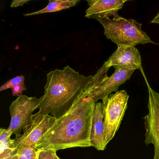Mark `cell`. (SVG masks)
Segmentation results:
<instances>
[{
    "label": "cell",
    "instance_id": "1",
    "mask_svg": "<svg viewBox=\"0 0 159 159\" xmlns=\"http://www.w3.org/2000/svg\"><path fill=\"white\" fill-rule=\"evenodd\" d=\"M104 79L97 72L94 76L80 75L69 66L63 70L56 69L47 75L43 99L39 111L32 119L49 115L57 119L66 114L80 98L88 97Z\"/></svg>",
    "mask_w": 159,
    "mask_h": 159
},
{
    "label": "cell",
    "instance_id": "2",
    "mask_svg": "<svg viewBox=\"0 0 159 159\" xmlns=\"http://www.w3.org/2000/svg\"><path fill=\"white\" fill-rule=\"evenodd\" d=\"M96 103L88 97L80 98L66 114L56 120L36 148L57 151L93 147L91 135Z\"/></svg>",
    "mask_w": 159,
    "mask_h": 159
},
{
    "label": "cell",
    "instance_id": "3",
    "mask_svg": "<svg viewBox=\"0 0 159 159\" xmlns=\"http://www.w3.org/2000/svg\"><path fill=\"white\" fill-rule=\"evenodd\" d=\"M97 20L104 29L107 39L117 45L135 46L139 44L154 43L146 32L141 30V24L133 19L120 17L117 19L102 18L96 16L92 17Z\"/></svg>",
    "mask_w": 159,
    "mask_h": 159
},
{
    "label": "cell",
    "instance_id": "4",
    "mask_svg": "<svg viewBox=\"0 0 159 159\" xmlns=\"http://www.w3.org/2000/svg\"><path fill=\"white\" fill-rule=\"evenodd\" d=\"M129 97L125 90H121L111 94L108 97L102 100L105 149L119 130L127 107Z\"/></svg>",
    "mask_w": 159,
    "mask_h": 159
},
{
    "label": "cell",
    "instance_id": "5",
    "mask_svg": "<svg viewBox=\"0 0 159 159\" xmlns=\"http://www.w3.org/2000/svg\"><path fill=\"white\" fill-rule=\"evenodd\" d=\"M43 99V96L38 98L22 95L11 104L9 108L11 122L8 128L16 136L21 134L22 130L31 123L33 112L39 108Z\"/></svg>",
    "mask_w": 159,
    "mask_h": 159
},
{
    "label": "cell",
    "instance_id": "6",
    "mask_svg": "<svg viewBox=\"0 0 159 159\" xmlns=\"http://www.w3.org/2000/svg\"><path fill=\"white\" fill-rule=\"evenodd\" d=\"M148 89V113L143 118L144 120L145 140L147 146L152 144L154 148L153 159H159V94L151 88L144 75Z\"/></svg>",
    "mask_w": 159,
    "mask_h": 159
},
{
    "label": "cell",
    "instance_id": "7",
    "mask_svg": "<svg viewBox=\"0 0 159 159\" xmlns=\"http://www.w3.org/2000/svg\"><path fill=\"white\" fill-rule=\"evenodd\" d=\"M57 119L52 115H40L32 119L29 125L24 128L22 134L16 136L15 147L36 148L46 132L52 126Z\"/></svg>",
    "mask_w": 159,
    "mask_h": 159
},
{
    "label": "cell",
    "instance_id": "8",
    "mask_svg": "<svg viewBox=\"0 0 159 159\" xmlns=\"http://www.w3.org/2000/svg\"><path fill=\"white\" fill-rule=\"evenodd\" d=\"M107 66L114 68L124 69H141V58L135 46L118 45L115 52L106 61Z\"/></svg>",
    "mask_w": 159,
    "mask_h": 159
},
{
    "label": "cell",
    "instance_id": "9",
    "mask_svg": "<svg viewBox=\"0 0 159 159\" xmlns=\"http://www.w3.org/2000/svg\"><path fill=\"white\" fill-rule=\"evenodd\" d=\"M135 70L116 69L114 73L110 77L106 78L88 97L92 98L96 103L98 100L106 99L112 92H117L119 86L129 80Z\"/></svg>",
    "mask_w": 159,
    "mask_h": 159
},
{
    "label": "cell",
    "instance_id": "10",
    "mask_svg": "<svg viewBox=\"0 0 159 159\" xmlns=\"http://www.w3.org/2000/svg\"><path fill=\"white\" fill-rule=\"evenodd\" d=\"M127 0H87L89 7L85 11V17L92 18L96 16L102 18L117 19L120 16L118 11L122 8Z\"/></svg>",
    "mask_w": 159,
    "mask_h": 159
},
{
    "label": "cell",
    "instance_id": "11",
    "mask_svg": "<svg viewBox=\"0 0 159 159\" xmlns=\"http://www.w3.org/2000/svg\"><path fill=\"white\" fill-rule=\"evenodd\" d=\"M104 114L102 102L96 103L93 113L91 140L93 147L98 150H105Z\"/></svg>",
    "mask_w": 159,
    "mask_h": 159
},
{
    "label": "cell",
    "instance_id": "12",
    "mask_svg": "<svg viewBox=\"0 0 159 159\" xmlns=\"http://www.w3.org/2000/svg\"><path fill=\"white\" fill-rule=\"evenodd\" d=\"M12 134L8 128L0 129V159H7L16 153L15 139L11 138Z\"/></svg>",
    "mask_w": 159,
    "mask_h": 159
},
{
    "label": "cell",
    "instance_id": "13",
    "mask_svg": "<svg viewBox=\"0 0 159 159\" xmlns=\"http://www.w3.org/2000/svg\"><path fill=\"white\" fill-rule=\"evenodd\" d=\"M80 2V0H49V3L45 8L38 11L25 14L24 16H31L47 13L59 11L73 7L77 5Z\"/></svg>",
    "mask_w": 159,
    "mask_h": 159
},
{
    "label": "cell",
    "instance_id": "14",
    "mask_svg": "<svg viewBox=\"0 0 159 159\" xmlns=\"http://www.w3.org/2000/svg\"><path fill=\"white\" fill-rule=\"evenodd\" d=\"M16 153L18 159H37L38 149L30 147H19Z\"/></svg>",
    "mask_w": 159,
    "mask_h": 159
},
{
    "label": "cell",
    "instance_id": "15",
    "mask_svg": "<svg viewBox=\"0 0 159 159\" xmlns=\"http://www.w3.org/2000/svg\"><path fill=\"white\" fill-rule=\"evenodd\" d=\"M25 78L23 75L17 76L7 81L5 83L2 84L0 87V91H4L8 89L11 88L18 84L25 83Z\"/></svg>",
    "mask_w": 159,
    "mask_h": 159
},
{
    "label": "cell",
    "instance_id": "16",
    "mask_svg": "<svg viewBox=\"0 0 159 159\" xmlns=\"http://www.w3.org/2000/svg\"><path fill=\"white\" fill-rule=\"evenodd\" d=\"M37 159H60L57 151L53 149L38 150Z\"/></svg>",
    "mask_w": 159,
    "mask_h": 159
},
{
    "label": "cell",
    "instance_id": "17",
    "mask_svg": "<svg viewBox=\"0 0 159 159\" xmlns=\"http://www.w3.org/2000/svg\"><path fill=\"white\" fill-rule=\"evenodd\" d=\"M27 91V87L24 83L16 85L11 88L12 94L13 96H20L23 95V92Z\"/></svg>",
    "mask_w": 159,
    "mask_h": 159
},
{
    "label": "cell",
    "instance_id": "18",
    "mask_svg": "<svg viewBox=\"0 0 159 159\" xmlns=\"http://www.w3.org/2000/svg\"><path fill=\"white\" fill-rule=\"evenodd\" d=\"M29 0H14L11 4V8H16L19 6H23L24 4L29 2Z\"/></svg>",
    "mask_w": 159,
    "mask_h": 159
},
{
    "label": "cell",
    "instance_id": "19",
    "mask_svg": "<svg viewBox=\"0 0 159 159\" xmlns=\"http://www.w3.org/2000/svg\"><path fill=\"white\" fill-rule=\"evenodd\" d=\"M151 24H159V12L157 15L154 17L153 19L151 21Z\"/></svg>",
    "mask_w": 159,
    "mask_h": 159
},
{
    "label": "cell",
    "instance_id": "20",
    "mask_svg": "<svg viewBox=\"0 0 159 159\" xmlns=\"http://www.w3.org/2000/svg\"><path fill=\"white\" fill-rule=\"evenodd\" d=\"M7 159H18V157L17 154H16V153L14 155H12V156H11V157L7 158Z\"/></svg>",
    "mask_w": 159,
    "mask_h": 159
},
{
    "label": "cell",
    "instance_id": "21",
    "mask_svg": "<svg viewBox=\"0 0 159 159\" xmlns=\"http://www.w3.org/2000/svg\"></svg>",
    "mask_w": 159,
    "mask_h": 159
}]
</instances>
